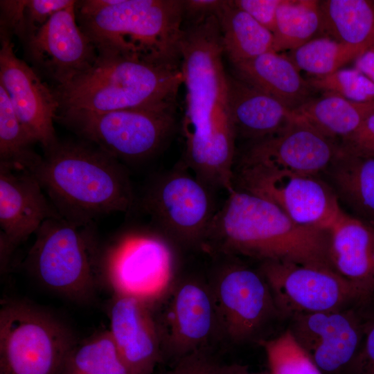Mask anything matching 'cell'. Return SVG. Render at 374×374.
Instances as JSON below:
<instances>
[{"mask_svg":"<svg viewBox=\"0 0 374 374\" xmlns=\"http://www.w3.org/2000/svg\"><path fill=\"white\" fill-rule=\"evenodd\" d=\"M217 18L183 28L181 70L186 88L184 163L211 189L233 188L237 138Z\"/></svg>","mask_w":374,"mask_h":374,"instance_id":"1","label":"cell"},{"mask_svg":"<svg viewBox=\"0 0 374 374\" xmlns=\"http://www.w3.org/2000/svg\"><path fill=\"white\" fill-rule=\"evenodd\" d=\"M62 218L85 226L115 212L136 208L130 174L119 160L81 141H60L30 171Z\"/></svg>","mask_w":374,"mask_h":374,"instance_id":"2","label":"cell"},{"mask_svg":"<svg viewBox=\"0 0 374 374\" xmlns=\"http://www.w3.org/2000/svg\"><path fill=\"white\" fill-rule=\"evenodd\" d=\"M228 193L202 245L261 262L333 269L329 257L328 230L299 224L274 204L245 191L233 188Z\"/></svg>","mask_w":374,"mask_h":374,"instance_id":"3","label":"cell"},{"mask_svg":"<svg viewBox=\"0 0 374 374\" xmlns=\"http://www.w3.org/2000/svg\"><path fill=\"white\" fill-rule=\"evenodd\" d=\"M75 11L98 57L181 69L183 1L83 0Z\"/></svg>","mask_w":374,"mask_h":374,"instance_id":"4","label":"cell"},{"mask_svg":"<svg viewBox=\"0 0 374 374\" xmlns=\"http://www.w3.org/2000/svg\"><path fill=\"white\" fill-rule=\"evenodd\" d=\"M183 83L181 69L122 57L98 56L89 70L53 90L60 113L106 112L175 103Z\"/></svg>","mask_w":374,"mask_h":374,"instance_id":"5","label":"cell"},{"mask_svg":"<svg viewBox=\"0 0 374 374\" xmlns=\"http://www.w3.org/2000/svg\"><path fill=\"white\" fill-rule=\"evenodd\" d=\"M93 225L79 226L63 218L45 221L26 259L28 271L60 295L90 301L102 279L101 248Z\"/></svg>","mask_w":374,"mask_h":374,"instance_id":"6","label":"cell"},{"mask_svg":"<svg viewBox=\"0 0 374 374\" xmlns=\"http://www.w3.org/2000/svg\"><path fill=\"white\" fill-rule=\"evenodd\" d=\"M57 317L33 304L10 301L0 310V374H63L76 344Z\"/></svg>","mask_w":374,"mask_h":374,"instance_id":"7","label":"cell"},{"mask_svg":"<svg viewBox=\"0 0 374 374\" xmlns=\"http://www.w3.org/2000/svg\"><path fill=\"white\" fill-rule=\"evenodd\" d=\"M175 103L106 112L60 113V120L82 139L118 160L139 161L152 157L175 124Z\"/></svg>","mask_w":374,"mask_h":374,"instance_id":"8","label":"cell"},{"mask_svg":"<svg viewBox=\"0 0 374 374\" xmlns=\"http://www.w3.org/2000/svg\"><path fill=\"white\" fill-rule=\"evenodd\" d=\"M100 270L114 295L137 299L153 308L169 293L173 253L158 231L128 232L101 249Z\"/></svg>","mask_w":374,"mask_h":374,"instance_id":"9","label":"cell"},{"mask_svg":"<svg viewBox=\"0 0 374 374\" xmlns=\"http://www.w3.org/2000/svg\"><path fill=\"white\" fill-rule=\"evenodd\" d=\"M209 186L182 162L150 182L136 208L150 217L157 231L184 245L203 244L217 212Z\"/></svg>","mask_w":374,"mask_h":374,"instance_id":"10","label":"cell"},{"mask_svg":"<svg viewBox=\"0 0 374 374\" xmlns=\"http://www.w3.org/2000/svg\"><path fill=\"white\" fill-rule=\"evenodd\" d=\"M233 188L261 197L294 222L330 230L343 210L332 189L318 176L258 165H235Z\"/></svg>","mask_w":374,"mask_h":374,"instance_id":"11","label":"cell"},{"mask_svg":"<svg viewBox=\"0 0 374 374\" xmlns=\"http://www.w3.org/2000/svg\"><path fill=\"white\" fill-rule=\"evenodd\" d=\"M258 271L269 285L280 319L368 301L330 267L267 260L260 262Z\"/></svg>","mask_w":374,"mask_h":374,"instance_id":"12","label":"cell"},{"mask_svg":"<svg viewBox=\"0 0 374 374\" xmlns=\"http://www.w3.org/2000/svg\"><path fill=\"white\" fill-rule=\"evenodd\" d=\"M372 302L296 314L287 328L322 374H347L361 348Z\"/></svg>","mask_w":374,"mask_h":374,"instance_id":"13","label":"cell"},{"mask_svg":"<svg viewBox=\"0 0 374 374\" xmlns=\"http://www.w3.org/2000/svg\"><path fill=\"white\" fill-rule=\"evenodd\" d=\"M212 292L219 330L235 343L253 339L272 319L280 318L265 278L241 264L219 274Z\"/></svg>","mask_w":374,"mask_h":374,"instance_id":"14","label":"cell"},{"mask_svg":"<svg viewBox=\"0 0 374 374\" xmlns=\"http://www.w3.org/2000/svg\"><path fill=\"white\" fill-rule=\"evenodd\" d=\"M0 44V85L26 131L46 151L59 141L53 125L59 102L36 71L16 55L12 35L3 28Z\"/></svg>","mask_w":374,"mask_h":374,"instance_id":"15","label":"cell"},{"mask_svg":"<svg viewBox=\"0 0 374 374\" xmlns=\"http://www.w3.org/2000/svg\"><path fill=\"white\" fill-rule=\"evenodd\" d=\"M75 3L55 13L24 44L33 64L55 87L89 70L98 57L96 48L78 23Z\"/></svg>","mask_w":374,"mask_h":374,"instance_id":"16","label":"cell"},{"mask_svg":"<svg viewBox=\"0 0 374 374\" xmlns=\"http://www.w3.org/2000/svg\"><path fill=\"white\" fill-rule=\"evenodd\" d=\"M338 150L335 139L299 118L280 132L252 142L235 165H258L318 176L328 170Z\"/></svg>","mask_w":374,"mask_h":374,"instance_id":"17","label":"cell"},{"mask_svg":"<svg viewBox=\"0 0 374 374\" xmlns=\"http://www.w3.org/2000/svg\"><path fill=\"white\" fill-rule=\"evenodd\" d=\"M161 319L157 320L162 350L180 359L202 350L219 332L212 292L189 280L171 292Z\"/></svg>","mask_w":374,"mask_h":374,"instance_id":"18","label":"cell"},{"mask_svg":"<svg viewBox=\"0 0 374 374\" xmlns=\"http://www.w3.org/2000/svg\"><path fill=\"white\" fill-rule=\"evenodd\" d=\"M153 308L137 299L114 296L109 332L128 374H153L161 351Z\"/></svg>","mask_w":374,"mask_h":374,"instance_id":"19","label":"cell"},{"mask_svg":"<svg viewBox=\"0 0 374 374\" xmlns=\"http://www.w3.org/2000/svg\"><path fill=\"white\" fill-rule=\"evenodd\" d=\"M53 218L62 217L33 175L0 166V235L16 248Z\"/></svg>","mask_w":374,"mask_h":374,"instance_id":"20","label":"cell"},{"mask_svg":"<svg viewBox=\"0 0 374 374\" xmlns=\"http://www.w3.org/2000/svg\"><path fill=\"white\" fill-rule=\"evenodd\" d=\"M329 232L333 269L366 301H373L374 225L343 211Z\"/></svg>","mask_w":374,"mask_h":374,"instance_id":"21","label":"cell"},{"mask_svg":"<svg viewBox=\"0 0 374 374\" xmlns=\"http://www.w3.org/2000/svg\"><path fill=\"white\" fill-rule=\"evenodd\" d=\"M230 109L236 136L257 141L299 119L294 109L236 77L228 76Z\"/></svg>","mask_w":374,"mask_h":374,"instance_id":"22","label":"cell"},{"mask_svg":"<svg viewBox=\"0 0 374 374\" xmlns=\"http://www.w3.org/2000/svg\"><path fill=\"white\" fill-rule=\"evenodd\" d=\"M236 78L296 109L311 99L312 89L286 55L269 51L233 65Z\"/></svg>","mask_w":374,"mask_h":374,"instance_id":"23","label":"cell"},{"mask_svg":"<svg viewBox=\"0 0 374 374\" xmlns=\"http://www.w3.org/2000/svg\"><path fill=\"white\" fill-rule=\"evenodd\" d=\"M326 171L338 199L354 216L374 225V158L354 156L339 147Z\"/></svg>","mask_w":374,"mask_h":374,"instance_id":"24","label":"cell"},{"mask_svg":"<svg viewBox=\"0 0 374 374\" xmlns=\"http://www.w3.org/2000/svg\"><path fill=\"white\" fill-rule=\"evenodd\" d=\"M324 36L366 51L374 46L373 0H321Z\"/></svg>","mask_w":374,"mask_h":374,"instance_id":"25","label":"cell"},{"mask_svg":"<svg viewBox=\"0 0 374 374\" xmlns=\"http://www.w3.org/2000/svg\"><path fill=\"white\" fill-rule=\"evenodd\" d=\"M217 18L224 53L233 65L273 51V33L237 7L233 1H224Z\"/></svg>","mask_w":374,"mask_h":374,"instance_id":"26","label":"cell"},{"mask_svg":"<svg viewBox=\"0 0 374 374\" xmlns=\"http://www.w3.org/2000/svg\"><path fill=\"white\" fill-rule=\"evenodd\" d=\"M300 118L325 136L342 139L374 113V101L355 102L334 95L312 98L294 109Z\"/></svg>","mask_w":374,"mask_h":374,"instance_id":"27","label":"cell"},{"mask_svg":"<svg viewBox=\"0 0 374 374\" xmlns=\"http://www.w3.org/2000/svg\"><path fill=\"white\" fill-rule=\"evenodd\" d=\"M273 35L276 53L289 52L324 36L320 1L281 0Z\"/></svg>","mask_w":374,"mask_h":374,"instance_id":"28","label":"cell"},{"mask_svg":"<svg viewBox=\"0 0 374 374\" xmlns=\"http://www.w3.org/2000/svg\"><path fill=\"white\" fill-rule=\"evenodd\" d=\"M35 143L20 123L6 91L0 85V166L30 170L42 157L34 150Z\"/></svg>","mask_w":374,"mask_h":374,"instance_id":"29","label":"cell"},{"mask_svg":"<svg viewBox=\"0 0 374 374\" xmlns=\"http://www.w3.org/2000/svg\"><path fill=\"white\" fill-rule=\"evenodd\" d=\"M63 374H128L108 330L76 342Z\"/></svg>","mask_w":374,"mask_h":374,"instance_id":"30","label":"cell"},{"mask_svg":"<svg viewBox=\"0 0 374 374\" xmlns=\"http://www.w3.org/2000/svg\"><path fill=\"white\" fill-rule=\"evenodd\" d=\"M364 52L357 47L321 36L289 51L287 56L299 71H304L312 77H321L354 62Z\"/></svg>","mask_w":374,"mask_h":374,"instance_id":"31","label":"cell"},{"mask_svg":"<svg viewBox=\"0 0 374 374\" xmlns=\"http://www.w3.org/2000/svg\"><path fill=\"white\" fill-rule=\"evenodd\" d=\"M260 343L267 356L269 374H322L288 328L278 337Z\"/></svg>","mask_w":374,"mask_h":374,"instance_id":"32","label":"cell"},{"mask_svg":"<svg viewBox=\"0 0 374 374\" xmlns=\"http://www.w3.org/2000/svg\"><path fill=\"white\" fill-rule=\"evenodd\" d=\"M307 80L313 91L322 95H334L360 103L374 101V82L354 67Z\"/></svg>","mask_w":374,"mask_h":374,"instance_id":"33","label":"cell"},{"mask_svg":"<svg viewBox=\"0 0 374 374\" xmlns=\"http://www.w3.org/2000/svg\"><path fill=\"white\" fill-rule=\"evenodd\" d=\"M75 3L73 0H27L24 9L26 41L57 12Z\"/></svg>","mask_w":374,"mask_h":374,"instance_id":"34","label":"cell"},{"mask_svg":"<svg viewBox=\"0 0 374 374\" xmlns=\"http://www.w3.org/2000/svg\"><path fill=\"white\" fill-rule=\"evenodd\" d=\"M339 149L348 154L374 158V113L351 134L341 139Z\"/></svg>","mask_w":374,"mask_h":374,"instance_id":"35","label":"cell"},{"mask_svg":"<svg viewBox=\"0 0 374 374\" xmlns=\"http://www.w3.org/2000/svg\"><path fill=\"white\" fill-rule=\"evenodd\" d=\"M347 374H374V301L368 312L361 348Z\"/></svg>","mask_w":374,"mask_h":374,"instance_id":"36","label":"cell"},{"mask_svg":"<svg viewBox=\"0 0 374 374\" xmlns=\"http://www.w3.org/2000/svg\"><path fill=\"white\" fill-rule=\"evenodd\" d=\"M27 0L0 1V28L18 37L24 42L26 38L24 9Z\"/></svg>","mask_w":374,"mask_h":374,"instance_id":"37","label":"cell"},{"mask_svg":"<svg viewBox=\"0 0 374 374\" xmlns=\"http://www.w3.org/2000/svg\"><path fill=\"white\" fill-rule=\"evenodd\" d=\"M281 0H234V4L271 31L275 29L276 12Z\"/></svg>","mask_w":374,"mask_h":374,"instance_id":"38","label":"cell"},{"mask_svg":"<svg viewBox=\"0 0 374 374\" xmlns=\"http://www.w3.org/2000/svg\"><path fill=\"white\" fill-rule=\"evenodd\" d=\"M217 366L202 350L181 358L175 366L161 374H216Z\"/></svg>","mask_w":374,"mask_h":374,"instance_id":"39","label":"cell"},{"mask_svg":"<svg viewBox=\"0 0 374 374\" xmlns=\"http://www.w3.org/2000/svg\"><path fill=\"white\" fill-rule=\"evenodd\" d=\"M224 0H186L183 1L184 19L193 24L210 16L217 15Z\"/></svg>","mask_w":374,"mask_h":374,"instance_id":"40","label":"cell"},{"mask_svg":"<svg viewBox=\"0 0 374 374\" xmlns=\"http://www.w3.org/2000/svg\"><path fill=\"white\" fill-rule=\"evenodd\" d=\"M354 68L374 82V46L368 48L354 61Z\"/></svg>","mask_w":374,"mask_h":374,"instance_id":"41","label":"cell"},{"mask_svg":"<svg viewBox=\"0 0 374 374\" xmlns=\"http://www.w3.org/2000/svg\"><path fill=\"white\" fill-rule=\"evenodd\" d=\"M216 374H263L251 373L247 366L240 364L220 366L217 364ZM269 374V373H264Z\"/></svg>","mask_w":374,"mask_h":374,"instance_id":"42","label":"cell"},{"mask_svg":"<svg viewBox=\"0 0 374 374\" xmlns=\"http://www.w3.org/2000/svg\"><path fill=\"white\" fill-rule=\"evenodd\" d=\"M373 3H374V0H373Z\"/></svg>","mask_w":374,"mask_h":374,"instance_id":"43","label":"cell"}]
</instances>
